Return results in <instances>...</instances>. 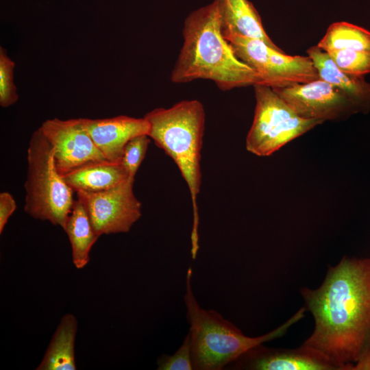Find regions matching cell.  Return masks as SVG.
I'll return each instance as SVG.
<instances>
[{"label": "cell", "instance_id": "obj_1", "mask_svg": "<svg viewBox=\"0 0 370 370\" xmlns=\"http://www.w3.org/2000/svg\"><path fill=\"white\" fill-rule=\"evenodd\" d=\"M300 293L314 321L304 343L352 370L370 344V258L343 256L319 287Z\"/></svg>", "mask_w": 370, "mask_h": 370}, {"label": "cell", "instance_id": "obj_2", "mask_svg": "<svg viewBox=\"0 0 370 370\" xmlns=\"http://www.w3.org/2000/svg\"><path fill=\"white\" fill-rule=\"evenodd\" d=\"M182 36V46L171 73L172 82L208 79L222 91L260 84L256 73L236 56L223 36L217 0L186 16Z\"/></svg>", "mask_w": 370, "mask_h": 370}, {"label": "cell", "instance_id": "obj_3", "mask_svg": "<svg viewBox=\"0 0 370 370\" xmlns=\"http://www.w3.org/2000/svg\"><path fill=\"white\" fill-rule=\"evenodd\" d=\"M144 118L149 126L148 136L175 162L188 186L193 207L191 254L195 259L199 249L197 199L201 185L204 106L197 99L183 100L168 108H154Z\"/></svg>", "mask_w": 370, "mask_h": 370}, {"label": "cell", "instance_id": "obj_4", "mask_svg": "<svg viewBox=\"0 0 370 370\" xmlns=\"http://www.w3.org/2000/svg\"><path fill=\"white\" fill-rule=\"evenodd\" d=\"M192 269H188L184 301L190 325L193 369L221 370L251 347L284 336L288 328L304 318L301 307L285 323L262 336L249 337L232 322L213 310L200 307L192 291Z\"/></svg>", "mask_w": 370, "mask_h": 370}, {"label": "cell", "instance_id": "obj_5", "mask_svg": "<svg viewBox=\"0 0 370 370\" xmlns=\"http://www.w3.org/2000/svg\"><path fill=\"white\" fill-rule=\"evenodd\" d=\"M27 158L24 211L64 229L75 201L74 191L57 171L53 147L40 128L30 137Z\"/></svg>", "mask_w": 370, "mask_h": 370}, {"label": "cell", "instance_id": "obj_6", "mask_svg": "<svg viewBox=\"0 0 370 370\" xmlns=\"http://www.w3.org/2000/svg\"><path fill=\"white\" fill-rule=\"evenodd\" d=\"M254 120L246 138V149L268 156L323 121L299 116L268 86L255 84Z\"/></svg>", "mask_w": 370, "mask_h": 370}, {"label": "cell", "instance_id": "obj_7", "mask_svg": "<svg viewBox=\"0 0 370 370\" xmlns=\"http://www.w3.org/2000/svg\"><path fill=\"white\" fill-rule=\"evenodd\" d=\"M226 40L236 56L256 73L258 84L278 88L319 79L308 56H288L259 39L232 36Z\"/></svg>", "mask_w": 370, "mask_h": 370}, {"label": "cell", "instance_id": "obj_8", "mask_svg": "<svg viewBox=\"0 0 370 370\" xmlns=\"http://www.w3.org/2000/svg\"><path fill=\"white\" fill-rule=\"evenodd\" d=\"M135 179L99 192L77 191L96 234L128 232L141 217L142 204L134 193Z\"/></svg>", "mask_w": 370, "mask_h": 370}, {"label": "cell", "instance_id": "obj_9", "mask_svg": "<svg viewBox=\"0 0 370 370\" xmlns=\"http://www.w3.org/2000/svg\"><path fill=\"white\" fill-rule=\"evenodd\" d=\"M272 88L304 119L324 122L358 112L342 91L320 78L307 83Z\"/></svg>", "mask_w": 370, "mask_h": 370}, {"label": "cell", "instance_id": "obj_10", "mask_svg": "<svg viewBox=\"0 0 370 370\" xmlns=\"http://www.w3.org/2000/svg\"><path fill=\"white\" fill-rule=\"evenodd\" d=\"M39 128L53 147L55 165L61 175L85 164L107 160L84 128L81 118L50 119Z\"/></svg>", "mask_w": 370, "mask_h": 370}, {"label": "cell", "instance_id": "obj_11", "mask_svg": "<svg viewBox=\"0 0 370 370\" xmlns=\"http://www.w3.org/2000/svg\"><path fill=\"white\" fill-rule=\"evenodd\" d=\"M226 369L238 370H345L319 349L303 344L284 349L256 345L228 365Z\"/></svg>", "mask_w": 370, "mask_h": 370}, {"label": "cell", "instance_id": "obj_12", "mask_svg": "<svg viewBox=\"0 0 370 370\" xmlns=\"http://www.w3.org/2000/svg\"><path fill=\"white\" fill-rule=\"evenodd\" d=\"M81 119L95 145L112 162H121L127 142L138 135H148L149 132V123L144 117L120 115L106 119Z\"/></svg>", "mask_w": 370, "mask_h": 370}, {"label": "cell", "instance_id": "obj_13", "mask_svg": "<svg viewBox=\"0 0 370 370\" xmlns=\"http://www.w3.org/2000/svg\"><path fill=\"white\" fill-rule=\"evenodd\" d=\"M220 25L225 39L242 36L264 41L270 47L282 51L269 38L263 27L261 17L249 0H217Z\"/></svg>", "mask_w": 370, "mask_h": 370}, {"label": "cell", "instance_id": "obj_14", "mask_svg": "<svg viewBox=\"0 0 370 370\" xmlns=\"http://www.w3.org/2000/svg\"><path fill=\"white\" fill-rule=\"evenodd\" d=\"M308 56L318 71L319 78L342 91L358 112L370 110V83L363 76H356L340 70L328 53L318 45L307 50Z\"/></svg>", "mask_w": 370, "mask_h": 370}, {"label": "cell", "instance_id": "obj_15", "mask_svg": "<svg viewBox=\"0 0 370 370\" xmlns=\"http://www.w3.org/2000/svg\"><path fill=\"white\" fill-rule=\"evenodd\" d=\"M62 176L74 192L103 191L131 178L121 162L108 160L85 164Z\"/></svg>", "mask_w": 370, "mask_h": 370}, {"label": "cell", "instance_id": "obj_16", "mask_svg": "<svg viewBox=\"0 0 370 370\" xmlns=\"http://www.w3.org/2000/svg\"><path fill=\"white\" fill-rule=\"evenodd\" d=\"M77 320L65 314L55 330L36 370H75V341Z\"/></svg>", "mask_w": 370, "mask_h": 370}, {"label": "cell", "instance_id": "obj_17", "mask_svg": "<svg viewBox=\"0 0 370 370\" xmlns=\"http://www.w3.org/2000/svg\"><path fill=\"white\" fill-rule=\"evenodd\" d=\"M69 239L73 263L82 269L90 260V252L98 236L95 232L87 212L80 200H75L63 229Z\"/></svg>", "mask_w": 370, "mask_h": 370}, {"label": "cell", "instance_id": "obj_18", "mask_svg": "<svg viewBox=\"0 0 370 370\" xmlns=\"http://www.w3.org/2000/svg\"><path fill=\"white\" fill-rule=\"evenodd\" d=\"M317 45L326 52L340 49L370 51V32L347 22H336L328 27Z\"/></svg>", "mask_w": 370, "mask_h": 370}, {"label": "cell", "instance_id": "obj_19", "mask_svg": "<svg viewBox=\"0 0 370 370\" xmlns=\"http://www.w3.org/2000/svg\"><path fill=\"white\" fill-rule=\"evenodd\" d=\"M327 53L344 73L356 76L370 73V51L340 49Z\"/></svg>", "mask_w": 370, "mask_h": 370}, {"label": "cell", "instance_id": "obj_20", "mask_svg": "<svg viewBox=\"0 0 370 370\" xmlns=\"http://www.w3.org/2000/svg\"><path fill=\"white\" fill-rule=\"evenodd\" d=\"M14 62L6 50L0 47V106L3 108L14 104L18 99L14 82Z\"/></svg>", "mask_w": 370, "mask_h": 370}, {"label": "cell", "instance_id": "obj_21", "mask_svg": "<svg viewBox=\"0 0 370 370\" xmlns=\"http://www.w3.org/2000/svg\"><path fill=\"white\" fill-rule=\"evenodd\" d=\"M150 140L147 134L138 135L130 140L124 147L121 162L132 179H135L145 157Z\"/></svg>", "mask_w": 370, "mask_h": 370}, {"label": "cell", "instance_id": "obj_22", "mask_svg": "<svg viewBox=\"0 0 370 370\" xmlns=\"http://www.w3.org/2000/svg\"><path fill=\"white\" fill-rule=\"evenodd\" d=\"M158 370H193L191 343L188 334L180 348L173 355L163 354L157 360Z\"/></svg>", "mask_w": 370, "mask_h": 370}, {"label": "cell", "instance_id": "obj_23", "mask_svg": "<svg viewBox=\"0 0 370 370\" xmlns=\"http://www.w3.org/2000/svg\"><path fill=\"white\" fill-rule=\"evenodd\" d=\"M16 208V201L13 196L8 192L0 193V234Z\"/></svg>", "mask_w": 370, "mask_h": 370}, {"label": "cell", "instance_id": "obj_24", "mask_svg": "<svg viewBox=\"0 0 370 370\" xmlns=\"http://www.w3.org/2000/svg\"><path fill=\"white\" fill-rule=\"evenodd\" d=\"M352 370H370V344L354 364Z\"/></svg>", "mask_w": 370, "mask_h": 370}]
</instances>
